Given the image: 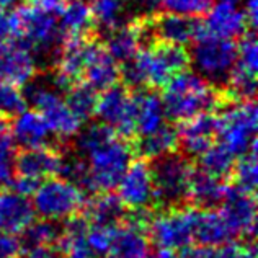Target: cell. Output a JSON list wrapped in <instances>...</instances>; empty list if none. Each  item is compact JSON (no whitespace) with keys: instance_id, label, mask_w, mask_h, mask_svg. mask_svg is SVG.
Listing matches in <instances>:
<instances>
[{"instance_id":"6da1fadb","label":"cell","mask_w":258,"mask_h":258,"mask_svg":"<svg viewBox=\"0 0 258 258\" xmlns=\"http://www.w3.org/2000/svg\"><path fill=\"white\" fill-rule=\"evenodd\" d=\"M189 64L185 46L152 41L142 46L131 60L119 64V79L127 88H164Z\"/></svg>"},{"instance_id":"7a4b0ae2","label":"cell","mask_w":258,"mask_h":258,"mask_svg":"<svg viewBox=\"0 0 258 258\" xmlns=\"http://www.w3.org/2000/svg\"><path fill=\"white\" fill-rule=\"evenodd\" d=\"M160 98L167 118L178 123L201 113L217 111L226 103L219 87L188 69L176 74L164 87Z\"/></svg>"},{"instance_id":"3957f363","label":"cell","mask_w":258,"mask_h":258,"mask_svg":"<svg viewBox=\"0 0 258 258\" xmlns=\"http://www.w3.org/2000/svg\"><path fill=\"white\" fill-rule=\"evenodd\" d=\"M133 147L118 134H113L88 152L82 157L87 164L85 193L111 191L116 188L121 175L133 162Z\"/></svg>"},{"instance_id":"277c9868","label":"cell","mask_w":258,"mask_h":258,"mask_svg":"<svg viewBox=\"0 0 258 258\" xmlns=\"http://www.w3.org/2000/svg\"><path fill=\"white\" fill-rule=\"evenodd\" d=\"M151 168L155 205L162 209L188 205L195 168L186 155L175 151L155 159Z\"/></svg>"},{"instance_id":"5b68a950","label":"cell","mask_w":258,"mask_h":258,"mask_svg":"<svg viewBox=\"0 0 258 258\" xmlns=\"http://www.w3.org/2000/svg\"><path fill=\"white\" fill-rule=\"evenodd\" d=\"M217 114L216 141L229 149L235 157L256 147V105L253 100L227 101Z\"/></svg>"},{"instance_id":"8992f818","label":"cell","mask_w":258,"mask_h":258,"mask_svg":"<svg viewBox=\"0 0 258 258\" xmlns=\"http://www.w3.org/2000/svg\"><path fill=\"white\" fill-rule=\"evenodd\" d=\"M25 97L33 110L44 118L52 138L59 141H71L76 138L84 123L72 113L60 92L52 84L47 85L33 79L25 85Z\"/></svg>"},{"instance_id":"52a82bcc","label":"cell","mask_w":258,"mask_h":258,"mask_svg":"<svg viewBox=\"0 0 258 258\" xmlns=\"http://www.w3.org/2000/svg\"><path fill=\"white\" fill-rule=\"evenodd\" d=\"M31 196L36 216L54 222H64L77 216L85 203V193L82 189L62 176L43 180Z\"/></svg>"},{"instance_id":"ba28073f","label":"cell","mask_w":258,"mask_h":258,"mask_svg":"<svg viewBox=\"0 0 258 258\" xmlns=\"http://www.w3.org/2000/svg\"><path fill=\"white\" fill-rule=\"evenodd\" d=\"M17 30L20 39L30 47L31 52L39 57L52 56L62 43V33L59 30L56 15L46 12L33 4H20L15 10Z\"/></svg>"},{"instance_id":"9c48e42d","label":"cell","mask_w":258,"mask_h":258,"mask_svg":"<svg viewBox=\"0 0 258 258\" xmlns=\"http://www.w3.org/2000/svg\"><path fill=\"white\" fill-rule=\"evenodd\" d=\"M193 44L189 60L196 74L216 87L226 84L237 60V43L234 39L219 38L203 31Z\"/></svg>"},{"instance_id":"30bf717a","label":"cell","mask_w":258,"mask_h":258,"mask_svg":"<svg viewBox=\"0 0 258 258\" xmlns=\"http://www.w3.org/2000/svg\"><path fill=\"white\" fill-rule=\"evenodd\" d=\"M198 208L183 205L162 209V213L152 214L147 232L151 240L159 250L180 252L193 243L195 219Z\"/></svg>"},{"instance_id":"8fae6325","label":"cell","mask_w":258,"mask_h":258,"mask_svg":"<svg viewBox=\"0 0 258 258\" xmlns=\"http://www.w3.org/2000/svg\"><path fill=\"white\" fill-rule=\"evenodd\" d=\"M142 17L147 43L162 41L186 46L205 31V25L200 17H186L172 12H152Z\"/></svg>"},{"instance_id":"7c38bea8","label":"cell","mask_w":258,"mask_h":258,"mask_svg":"<svg viewBox=\"0 0 258 258\" xmlns=\"http://www.w3.org/2000/svg\"><path fill=\"white\" fill-rule=\"evenodd\" d=\"M95 116L100 119V123L111 127L119 138H133L136 136L133 92L126 85L118 84L100 92L95 106Z\"/></svg>"},{"instance_id":"4fadbf2b","label":"cell","mask_w":258,"mask_h":258,"mask_svg":"<svg viewBox=\"0 0 258 258\" xmlns=\"http://www.w3.org/2000/svg\"><path fill=\"white\" fill-rule=\"evenodd\" d=\"M217 208L234 239L253 240L256 226L255 193L243 191L235 185H227L226 195Z\"/></svg>"},{"instance_id":"5bb4252c","label":"cell","mask_w":258,"mask_h":258,"mask_svg":"<svg viewBox=\"0 0 258 258\" xmlns=\"http://www.w3.org/2000/svg\"><path fill=\"white\" fill-rule=\"evenodd\" d=\"M118 196L126 209H152L155 206L152 168L146 159L131 162L118 181Z\"/></svg>"},{"instance_id":"9a60e30c","label":"cell","mask_w":258,"mask_h":258,"mask_svg":"<svg viewBox=\"0 0 258 258\" xmlns=\"http://www.w3.org/2000/svg\"><path fill=\"white\" fill-rule=\"evenodd\" d=\"M38 60L22 39L0 43V85L25 87L36 77Z\"/></svg>"},{"instance_id":"2e32d148","label":"cell","mask_w":258,"mask_h":258,"mask_svg":"<svg viewBox=\"0 0 258 258\" xmlns=\"http://www.w3.org/2000/svg\"><path fill=\"white\" fill-rule=\"evenodd\" d=\"M176 129L178 147L188 159H198L217 138V114L216 111L201 113L193 118L180 121Z\"/></svg>"},{"instance_id":"e0dca14e","label":"cell","mask_w":258,"mask_h":258,"mask_svg":"<svg viewBox=\"0 0 258 258\" xmlns=\"http://www.w3.org/2000/svg\"><path fill=\"white\" fill-rule=\"evenodd\" d=\"M64 154L52 146L23 149L15 157V173L43 181L51 176H59Z\"/></svg>"},{"instance_id":"ac0fdd59","label":"cell","mask_w":258,"mask_h":258,"mask_svg":"<svg viewBox=\"0 0 258 258\" xmlns=\"http://www.w3.org/2000/svg\"><path fill=\"white\" fill-rule=\"evenodd\" d=\"M206 15L208 17L203 25L209 35L235 39L250 31L245 12L234 0H219L217 4L211 5Z\"/></svg>"},{"instance_id":"d6986e66","label":"cell","mask_w":258,"mask_h":258,"mask_svg":"<svg viewBox=\"0 0 258 258\" xmlns=\"http://www.w3.org/2000/svg\"><path fill=\"white\" fill-rule=\"evenodd\" d=\"M144 41H147L144 17L138 15L131 22L121 23L116 28L110 30V35L103 44L118 64H124L136 56Z\"/></svg>"},{"instance_id":"ffe728a7","label":"cell","mask_w":258,"mask_h":258,"mask_svg":"<svg viewBox=\"0 0 258 258\" xmlns=\"http://www.w3.org/2000/svg\"><path fill=\"white\" fill-rule=\"evenodd\" d=\"M36 219L30 196L20 195L15 189L0 186V230L22 234Z\"/></svg>"},{"instance_id":"44dd1931","label":"cell","mask_w":258,"mask_h":258,"mask_svg":"<svg viewBox=\"0 0 258 258\" xmlns=\"http://www.w3.org/2000/svg\"><path fill=\"white\" fill-rule=\"evenodd\" d=\"M133 108L136 136L151 134L167 123L164 103H162L160 95L154 92V88H134Z\"/></svg>"},{"instance_id":"7402d4cb","label":"cell","mask_w":258,"mask_h":258,"mask_svg":"<svg viewBox=\"0 0 258 258\" xmlns=\"http://www.w3.org/2000/svg\"><path fill=\"white\" fill-rule=\"evenodd\" d=\"M10 134L15 146H20L22 149L49 146L52 139L44 118L36 110H28V108L12 118Z\"/></svg>"},{"instance_id":"603a6c76","label":"cell","mask_w":258,"mask_h":258,"mask_svg":"<svg viewBox=\"0 0 258 258\" xmlns=\"http://www.w3.org/2000/svg\"><path fill=\"white\" fill-rule=\"evenodd\" d=\"M82 82L88 84L98 93L119 82V64L111 57L105 44L100 43L98 39L92 47Z\"/></svg>"},{"instance_id":"cb8c5ba5","label":"cell","mask_w":258,"mask_h":258,"mask_svg":"<svg viewBox=\"0 0 258 258\" xmlns=\"http://www.w3.org/2000/svg\"><path fill=\"white\" fill-rule=\"evenodd\" d=\"M147 230L127 219H123L114 227L111 252L108 256L113 258H147L149 256Z\"/></svg>"},{"instance_id":"d4e9b609","label":"cell","mask_w":258,"mask_h":258,"mask_svg":"<svg viewBox=\"0 0 258 258\" xmlns=\"http://www.w3.org/2000/svg\"><path fill=\"white\" fill-rule=\"evenodd\" d=\"M232 240H235L232 232H230V229L226 221H224V217L221 216V213L216 211V208H198L195 219L193 242L203 247L216 248Z\"/></svg>"},{"instance_id":"484cf974","label":"cell","mask_w":258,"mask_h":258,"mask_svg":"<svg viewBox=\"0 0 258 258\" xmlns=\"http://www.w3.org/2000/svg\"><path fill=\"white\" fill-rule=\"evenodd\" d=\"M59 15V30L62 33V39L97 35V22L90 4L85 0H69Z\"/></svg>"},{"instance_id":"4316f807","label":"cell","mask_w":258,"mask_h":258,"mask_svg":"<svg viewBox=\"0 0 258 258\" xmlns=\"http://www.w3.org/2000/svg\"><path fill=\"white\" fill-rule=\"evenodd\" d=\"M84 217L88 224H100V226H118L126 216V206L119 200L118 195L110 191L95 193L90 200L85 198Z\"/></svg>"},{"instance_id":"83f0119b","label":"cell","mask_w":258,"mask_h":258,"mask_svg":"<svg viewBox=\"0 0 258 258\" xmlns=\"http://www.w3.org/2000/svg\"><path fill=\"white\" fill-rule=\"evenodd\" d=\"M176 149H178L176 129L168 123H164L151 134L138 136V141H136L133 151L141 159L155 160L159 157H164L167 154L175 152Z\"/></svg>"},{"instance_id":"f1b7e54d","label":"cell","mask_w":258,"mask_h":258,"mask_svg":"<svg viewBox=\"0 0 258 258\" xmlns=\"http://www.w3.org/2000/svg\"><path fill=\"white\" fill-rule=\"evenodd\" d=\"M226 189L227 185L224 180L216 178L198 168L193 172L191 186H189V203L201 209L217 208L226 195Z\"/></svg>"},{"instance_id":"f546056e","label":"cell","mask_w":258,"mask_h":258,"mask_svg":"<svg viewBox=\"0 0 258 258\" xmlns=\"http://www.w3.org/2000/svg\"><path fill=\"white\" fill-rule=\"evenodd\" d=\"M235 159L237 157L229 149H226L222 144H219V142H214L213 146H209L198 157L200 170L213 175L216 178L226 180L230 176V173H232Z\"/></svg>"},{"instance_id":"4dcf8cb0","label":"cell","mask_w":258,"mask_h":258,"mask_svg":"<svg viewBox=\"0 0 258 258\" xmlns=\"http://www.w3.org/2000/svg\"><path fill=\"white\" fill-rule=\"evenodd\" d=\"M66 103L71 108L72 113L82 121L90 119L95 114V106H97V100H98V92L92 88L85 82H77L71 85L66 90Z\"/></svg>"},{"instance_id":"1f68e13d","label":"cell","mask_w":258,"mask_h":258,"mask_svg":"<svg viewBox=\"0 0 258 258\" xmlns=\"http://www.w3.org/2000/svg\"><path fill=\"white\" fill-rule=\"evenodd\" d=\"M60 232H62V226H59V222L54 221H33L28 227H26L22 235V245L26 248H35V247H49L57 245L60 239Z\"/></svg>"},{"instance_id":"d6a6232c","label":"cell","mask_w":258,"mask_h":258,"mask_svg":"<svg viewBox=\"0 0 258 258\" xmlns=\"http://www.w3.org/2000/svg\"><path fill=\"white\" fill-rule=\"evenodd\" d=\"M234 185L243 191L255 193L258 183V165H256V147L250 149L248 152L239 155V160H235L232 173Z\"/></svg>"},{"instance_id":"836d02e7","label":"cell","mask_w":258,"mask_h":258,"mask_svg":"<svg viewBox=\"0 0 258 258\" xmlns=\"http://www.w3.org/2000/svg\"><path fill=\"white\" fill-rule=\"evenodd\" d=\"M10 134V123L0 116V186L9 185L15 175L17 149Z\"/></svg>"},{"instance_id":"e575fe53","label":"cell","mask_w":258,"mask_h":258,"mask_svg":"<svg viewBox=\"0 0 258 258\" xmlns=\"http://www.w3.org/2000/svg\"><path fill=\"white\" fill-rule=\"evenodd\" d=\"M90 7L97 25H101L108 31L124 22L126 0H92Z\"/></svg>"},{"instance_id":"d590c367","label":"cell","mask_w":258,"mask_h":258,"mask_svg":"<svg viewBox=\"0 0 258 258\" xmlns=\"http://www.w3.org/2000/svg\"><path fill=\"white\" fill-rule=\"evenodd\" d=\"M116 226H100V224H88L85 239L93 255L97 258L108 256L111 252L113 234Z\"/></svg>"},{"instance_id":"8d00e7d4","label":"cell","mask_w":258,"mask_h":258,"mask_svg":"<svg viewBox=\"0 0 258 258\" xmlns=\"http://www.w3.org/2000/svg\"><path fill=\"white\" fill-rule=\"evenodd\" d=\"M28 108L25 92L15 85H0V116L12 119Z\"/></svg>"},{"instance_id":"74e56055","label":"cell","mask_w":258,"mask_h":258,"mask_svg":"<svg viewBox=\"0 0 258 258\" xmlns=\"http://www.w3.org/2000/svg\"><path fill=\"white\" fill-rule=\"evenodd\" d=\"M237 67H242L248 72L256 74L258 71V47L255 31L250 30L245 35L240 36V41L237 43Z\"/></svg>"},{"instance_id":"f35d334b","label":"cell","mask_w":258,"mask_h":258,"mask_svg":"<svg viewBox=\"0 0 258 258\" xmlns=\"http://www.w3.org/2000/svg\"><path fill=\"white\" fill-rule=\"evenodd\" d=\"M167 12L186 17H203L211 9L213 0H160Z\"/></svg>"},{"instance_id":"ab89813d","label":"cell","mask_w":258,"mask_h":258,"mask_svg":"<svg viewBox=\"0 0 258 258\" xmlns=\"http://www.w3.org/2000/svg\"><path fill=\"white\" fill-rule=\"evenodd\" d=\"M211 258H256L253 240L227 242L221 247L213 248Z\"/></svg>"},{"instance_id":"60d3db41","label":"cell","mask_w":258,"mask_h":258,"mask_svg":"<svg viewBox=\"0 0 258 258\" xmlns=\"http://www.w3.org/2000/svg\"><path fill=\"white\" fill-rule=\"evenodd\" d=\"M22 240L18 235L0 230V258H15L22 252Z\"/></svg>"},{"instance_id":"b9f144b4","label":"cell","mask_w":258,"mask_h":258,"mask_svg":"<svg viewBox=\"0 0 258 258\" xmlns=\"http://www.w3.org/2000/svg\"><path fill=\"white\" fill-rule=\"evenodd\" d=\"M15 36H18L15 15L7 12L5 9H0V43L9 41Z\"/></svg>"},{"instance_id":"7bdbcfd3","label":"cell","mask_w":258,"mask_h":258,"mask_svg":"<svg viewBox=\"0 0 258 258\" xmlns=\"http://www.w3.org/2000/svg\"><path fill=\"white\" fill-rule=\"evenodd\" d=\"M41 181H36L33 178H28V176H23V175H13V178L9 181V186L12 189H15L17 193L20 195H25V196H31L35 193V189L38 188V185Z\"/></svg>"},{"instance_id":"ee69618b","label":"cell","mask_w":258,"mask_h":258,"mask_svg":"<svg viewBox=\"0 0 258 258\" xmlns=\"http://www.w3.org/2000/svg\"><path fill=\"white\" fill-rule=\"evenodd\" d=\"M213 248L211 247H203V245H188L180 250L178 258H211Z\"/></svg>"},{"instance_id":"f6af8a7d","label":"cell","mask_w":258,"mask_h":258,"mask_svg":"<svg viewBox=\"0 0 258 258\" xmlns=\"http://www.w3.org/2000/svg\"><path fill=\"white\" fill-rule=\"evenodd\" d=\"M67 2H69V0H30V4L52 13V15H59L64 7L67 5Z\"/></svg>"},{"instance_id":"bcb514c9","label":"cell","mask_w":258,"mask_h":258,"mask_svg":"<svg viewBox=\"0 0 258 258\" xmlns=\"http://www.w3.org/2000/svg\"><path fill=\"white\" fill-rule=\"evenodd\" d=\"M28 258H62L59 248L56 245H49V247H35L30 248Z\"/></svg>"},{"instance_id":"7dc6e473","label":"cell","mask_w":258,"mask_h":258,"mask_svg":"<svg viewBox=\"0 0 258 258\" xmlns=\"http://www.w3.org/2000/svg\"><path fill=\"white\" fill-rule=\"evenodd\" d=\"M126 4L134 7L136 10L144 12V15H149L152 12H157L160 0H126Z\"/></svg>"},{"instance_id":"c3c4849f","label":"cell","mask_w":258,"mask_h":258,"mask_svg":"<svg viewBox=\"0 0 258 258\" xmlns=\"http://www.w3.org/2000/svg\"><path fill=\"white\" fill-rule=\"evenodd\" d=\"M243 12H245V17L248 20L250 30L255 31L256 25H258V4H256V0H245Z\"/></svg>"},{"instance_id":"681fc988","label":"cell","mask_w":258,"mask_h":258,"mask_svg":"<svg viewBox=\"0 0 258 258\" xmlns=\"http://www.w3.org/2000/svg\"><path fill=\"white\" fill-rule=\"evenodd\" d=\"M147 258H178V255L172 252V250H159L154 256H147Z\"/></svg>"},{"instance_id":"f907efd6","label":"cell","mask_w":258,"mask_h":258,"mask_svg":"<svg viewBox=\"0 0 258 258\" xmlns=\"http://www.w3.org/2000/svg\"><path fill=\"white\" fill-rule=\"evenodd\" d=\"M22 0H0V9H12V7L20 5Z\"/></svg>"},{"instance_id":"816d5d0a","label":"cell","mask_w":258,"mask_h":258,"mask_svg":"<svg viewBox=\"0 0 258 258\" xmlns=\"http://www.w3.org/2000/svg\"><path fill=\"white\" fill-rule=\"evenodd\" d=\"M234 2H240V0H234Z\"/></svg>"},{"instance_id":"f5cc1de1","label":"cell","mask_w":258,"mask_h":258,"mask_svg":"<svg viewBox=\"0 0 258 258\" xmlns=\"http://www.w3.org/2000/svg\"><path fill=\"white\" fill-rule=\"evenodd\" d=\"M105 258H113V256H105Z\"/></svg>"},{"instance_id":"db71d44e","label":"cell","mask_w":258,"mask_h":258,"mask_svg":"<svg viewBox=\"0 0 258 258\" xmlns=\"http://www.w3.org/2000/svg\"><path fill=\"white\" fill-rule=\"evenodd\" d=\"M15 258H20V256H15Z\"/></svg>"}]
</instances>
